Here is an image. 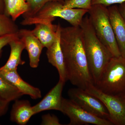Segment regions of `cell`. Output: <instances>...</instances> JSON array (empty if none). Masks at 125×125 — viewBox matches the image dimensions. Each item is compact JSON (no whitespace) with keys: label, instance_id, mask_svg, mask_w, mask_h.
<instances>
[{"label":"cell","instance_id":"obj_29","mask_svg":"<svg viewBox=\"0 0 125 125\" xmlns=\"http://www.w3.org/2000/svg\"><path fill=\"white\" fill-rule=\"evenodd\" d=\"M64 0L65 1L68 0Z\"/></svg>","mask_w":125,"mask_h":125},{"label":"cell","instance_id":"obj_18","mask_svg":"<svg viewBox=\"0 0 125 125\" xmlns=\"http://www.w3.org/2000/svg\"><path fill=\"white\" fill-rule=\"evenodd\" d=\"M23 94L0 75V97L9 102L19 98Z\"/></svg>","mask_w":125,"mask_h":125},{"label":"cell","instance_id":"obj_10","mask_svg":"<svg viewBox=\"0 0 125 125\" xmlns=\"http://www.w3.org/2000/svg\"><path fill=\"white\" fill-rule=\"evenodd\" d=\"M65 83L59 79L58 83L44 97L42 100L32 106L34 114L43 111L56 110L61 111L62 93Z\"/></svg>","mask_w":125,"mask_h":125},{"label":"cell","instance_id":"obj_23","mask_svg":"<svg viewBox=\"0 0 125 125\" xmlns=\"http://www.w3.org/2000/svg\"><path fill=\"white\" fill-rule=\"evenodd\" d=\"M19 37L18 33L6 34L0 36V58L2 55L3 48L9 44L12 40Z\"/></svg>","mask_w":125,"mask_h":125},{"label":"cell","instance_id":"obj_15","mask_svg":"<svg viewBox=\"0 0 125 125\" xmlns=\"http://www.w3.org/2000/svg\"><path fill=\"white\" fill-rule=\"evenodd\" d=\"M9 45L10 48V56L6 64L0 67V70L8 71L17 70L18 66L25 64V61L21 59V54L25 49L23 41L19 37L11 41Z\"/></svg>","mask_w":125,"mask_h":125},{"label":"cell","instance_id":"obj_28","mask_svg":"<svg viewBox=\"0 0 125 125\" xmlns=\"http://www.w3.org/2000/svg\"><path fill=\"white\" fill-rule=\"evenodd\" d=\"M6 0H4V3L5 2V1H6Z\"/></svg>","mask_w":125,"mask_h":125},{"label":"cell","instance_id":"obj_11","mask_svg":"<svg viewBox=\"0 0 125 125\" xmlns=\"http://www.w3.org/2000/svg\"><path fill=\"white\" fill-rule=\"evenodd\" d=\"M18 34L19 38L24 43L25 49L28 52L30 67L37 68L39 65L40 55L44 47L30 30L20 29Z\"/></svg>","mask_w":125,"mask_h":125},{"label":"cell","instance_id":"obj_22","mask_svg":"<svg viewBox=\"0 0 125 125\" xmlns=\"http://www.w3.org/2000/svg\"><path fill=\"white\" fill-rule=\"evenodd\" d=\"M42 125H62L57 117L53 114H47L42 116Z\"/></svg>","mask_w":125,"mask_h":125},{"label":"cell","instance_id":"obj_5","mask_svg":"<svg viewBox=\"0 0 125 125\" xmlns=\"http://www.w3.org/2000/svg\"><path fill=\"white\" fill-rule=\"evenodd\" d=\"M88 13L99 39L111 52L113 57L121 56L110 22L108 7L101 4L92 5Z\"/></svg>","mask_w":125,"mask_h":125},{"label":"cell","instance_id":"obj_6","mask_svg":"<svg viewBox=\"0 0 125 125\" xmlns=\"http://www.w3.org/2000/svg\"><path fill=\"white\" fill-rule=\"evenodd\" d=\"M104 104L109 115V120L115 125H125V96L104 93L94 85L86 90Z\"/></svg>","mask_w":125,"mask_h":125},{"label":"cell","instance_id":"obj_25","mask_svg":"<svg viewBox=\"0 0 125 125\" xmlns=\"http://www.w3.org/2000/svg\"><path fill=\"white\" fill-rule=\"evenodd\" d=\"M10 102L0 97V117L4 115L9 109Z\"/></svg>","mask_w":125,"mask_h":125},{"label":"cell","instance_id":"obj_26","mask_svg":"<svg viewBox=\"0 0 125 125\" xmlns=\"http://www.w3.org/2000/svg\"><path fill=\"white\" fill-rule=\"evenodd\" d=\"M118 10L125 22V2L120 4L118 6Z\"/></svg>","mask_w":125,"mask_h":125},{"label":"cell","instance_id":"obj_16","mask_svg":"<svg viewBox=\"0 0 125 125\" xmlns=\"http://www.w3.org/2000/svg\"><path fill=\"white\" fill-rule=\"evenodd\" d=\"M50 22H42L34 24L32 33L36 36L44 47H49L53 43L56 37L57 25Z\"/></svg>","mask_w":125,"mask_h":125},{"label":"cell","instance_id":"obj_8","mask_svg":"<svg viewBox=\"0 0 125 125\" xmlns=\"http://www.w3.org/2000/svg\"><path fill=\"white\" fill-rule=\"evenodd\" d=\"M61 112L69 117L68 125H113L108 120L94 115L79 106L71 99L62 98Z\"/></svg>","mask_w":125,"mask_h":125},{"label":"cell","instance_id":"obj_3","mask_svg":"<svg viewBox=\"0 0 125 125\" xmlns=\"http://www.w3.org/2000/svg\"><path fill=\"white\" fill-rule=\"evenodd\" d=\"M63 4L58 1L47 2L37 13L30 18L23 19L21 22L23 25L35 24L42 22H51L55 18L66 21L74 27H80L84 16L89 10L84 9H64Z\"/></svg>","mask_w":125,"mask_h":125},{"label":"cell","instance_id":"obj_27","mask_svg":"<svg viewBox=\"0 0 125 125\" xmlns=\"http://www.w3.org/2000/svg\"><path fill=\"white\" fill-rule=\"evenodd\" d=\"M5 9L4 0H0V13H5Z\"/></svg>","mask_w":125,"mask_h":125},{"label":"cell","instance_id":"obj_19","mask_svg":"<svg viewBox=\"0 0 125 125\" xmlns=\"http://www.w3.org/2000/svg\"><path fill=\"white\" fill-rule=\"evenodd\" d=\"M19 28L15 21L5 13H0V36L18 33Z\"/></svg>","mask_w":125,"mask_h":125},{"label":"cell","instance_id":"obj_17","mask_svg":"<svg viewBox=\"0 0 125 125\" xmlns=\"http://www.w3.org/2000/svg\"><path fill=\"white\" fill-rule=\"evenodd\" d=\"M5 7V14L14 21L28 9V4L25 0H6Z\"/></svg>","mask_w":125,"mask_h":125},{"label":"cell","instance_id":"obj_9","mask_svg":"<svg viewBox=\"0 0 125 125\" xmlns=\"http://www.w3.org/2000/svg\"><path fill=\"white\" fill-rule=\"evenodd\" d=\"M61 27L60 24L57 25L56 40L50 47L47 48L46 55L48 62L57 69L60 80L65 83L68 80L64 56L60 44Z\"/></svg>","mask_w":125,"mask_h":125},{"label":"cell","instance_id":"obj_2","mask_svg":"<svg viewBox=\"0 0 125 125\" xmlns=\"http://www.w3.org/2000/svg\"><path fill=\"white\" fill-rule=\"evenodd\" d=\"M80 27L89 70L94 85L113 56L96 36L88 16L83 18Z\"/></svg>","mask_w":125,"mask_h":125},{"label":"cell","instance_id":"obj_21","mask_svg":"<svg viewBox=\"0 0 125 125\" xmlns=\"http://www.w3.org/2000/svg\"><path fill=\"white\" fill-rule=\"evenodd\" d=\"M92 0H68L65 1L64 9H84L89 10L92 7Z\"/></svg>","mask_w":125,"mask_h":125},{"label":"cell","instance_id":"obj_20","mask_svg":"<svg viewBox=\"0 0 125 125\" xmlns=\"http://www.w3.org/2000/svg\"><path fill=\"white\" fill-rule=\"evenodd\" d=\"M28 5L27 11L22 15L23 19L30 18L34 15L47 2L58 1L64 4V0H25Z\"/></svg>","mask_w":125,"mask_h":125},{"label":"cell","instance_id":"obj_1","mask_svg":"<svg viewBox=\"0 0 125 125\" xmlns=\"http://www.w3.org/2000/svg\"><path fill=\"white\" fill-rule=\"evenodd\" d=\"M60 44L67 80L72 85L85 90L94 85L89 70L80 27H61Z\"/></svg>","mask_w":125,"mask_h":125},{"label":"cell","instance_id":"obj_4","mask_svg":"<svg viewBox=\"0 0 125 125\" xmlns=\"http://www.w3.org/2000/svg\"><path fill=\"white\" fill-rule=\"evenodd\" d=\"M94 85L104 93L125 96V58L113 57Z\"/></svg>","mask_w":125,"mask_h":125},{"label":"cell","instance_id":"obj_12","mask_svg":"<svg viewBox=\"0 0 125 125\" xmlns=\"http://www.w3.org/2000/svg\"><path fill=\"white\" fill-rule=\"evenodd\" d=\"M109 19L121 56L125 58V22L116 5L108 7Z\"/></svg>","mask_w":125,"mask_h":125},{"label":"cell","instance_id":"obj_7","mask_svg":"<svg viewBox=\"0 0 125 125\" xmlns=\"http://www.w3.org/2000/svg\"><path fill=\"white\" fill-rule=\"evenodd\" d=\"M67 94L70 99L86 111L109 120V113L105 105L95 96L76 87L70 89Z\"/></svg>","mask_w":125,"mask_h":125},{"label":"cell","instance_id":"obj_13","mask_svg":"<svg viewBox=\"0 0 125 125\" xmlns=\"http://www.w3.org/2000/svg\"><path fill=\"white\" fill-rule=\"evenodd\" d=\"M0 75L18 89L23 95H29L34 99L42 97L40 90L23 80L18 74L17 70L8 71L0 70Z\"/></svg>","mask_w":125,"mask_h":125},{"label":"cell","instance_id":"obj_14","mask_svg":"<svg viewBox=\"0 0 125 125\" xmlns=\"http://www.w3.org/2000/svg\"><path fill=\"white\" fill-rule=\"evenodd\" d=\"M15 101L10 112V120L19 125H26L35 115L32 106L28 100L18 99Z\"/></svg>","mask_w":125,"mask_h":125},{"label":"cell","instance_id":"obj_24","mask_svg":"<svg viewBox=\"0 0 125 125\" xmlns=\"http://www.w3.org/2000/svg\"><path fill=\"white\" fill-rule=\"evenodd\" d=\"M125 2V0H92V5L101 4L107 7Z\"/></svg>","mask_w":125,"mask_h":125}]
</instances>
